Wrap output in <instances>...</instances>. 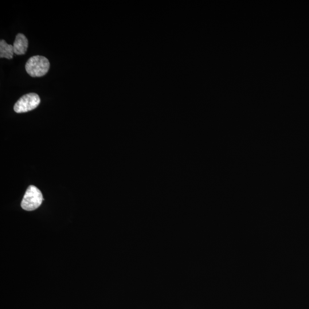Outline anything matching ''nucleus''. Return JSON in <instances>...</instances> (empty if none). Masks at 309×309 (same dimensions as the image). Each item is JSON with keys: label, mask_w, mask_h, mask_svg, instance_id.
Listing matches in <instances>:
<instances>
[{"label": "nucleus", "mask_w": 309, "mask_h": 309, "mask_svg": "<svg viewBox=\"0 0 309 309\" xmlns=\"http://www.w3.org/2000/svg\"><path fill=\"white\" fill-rule=\"evenodd\" d=\"M13 45H10L4 40L0 41V57L11 59L14 54Z\"/></svg>", "instance_id": "nucleus-5"}, {"label": "nucleus", "mask_w": 309, "mask_h": 309, "mask_svg": "<svg viewBox=\"0 0 309 309\" xmlns=\"http://www.w3.org/2000/svg\"><path fill=\"white\" fill-rule=\"evenodd\" d=\"M49 68V60L45 57L39 55L30 57L25 64L26 72L33 77L44 76Z\"/></svg>", "instance_id": "nucleus-1"}, {"label": "nucleus", "mask_w": 309, "mask_h": 309, "mask_svg": "<svg viewBox=\"0 0 309 309\" xmlns=\"http://www.w3.org/2000/svg\"><path fill=\"white\" fill-rule=\"evenodd\" d=\"M14 53L17 55L25 54L28 47V40L24 34L18 33L13 43Z\"/></svg>", "instance_id": "nucleus-4"}, {"label": "nucleus", "mask_w": 309, "mask_h": 309, "mask_svg": "<svg viewBox=\"0 0 309 309\" xmlns=\"http://www.w3.org/2000/svg\"><path fill=\"white\" fill-rule=\"evenodd\" d=\"M40 103V97L37 93H29L23 95L14 105V111L18 113L33 110Z\"/></svg>", "instance_id": "nucleus-3"}, {"label": "nucleus", "mask_w": 309, "mask_h": 309, "mask_svg": "<svg viewBox=\"0 0 309 309\" xmlns=\"http://www.w3.org/2000/svg\"><path fill=\"white\" fill-rule=\"evenodd\" d=\"M43 201L42 194L36 186H29L21 202L22 208L26 211H33L40 207Z\"/></svg>", "instance_id": "nucleus-2"}]
</instances>
